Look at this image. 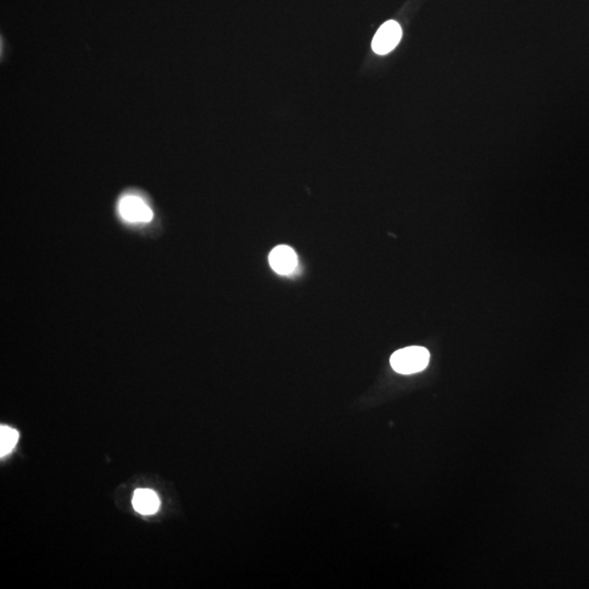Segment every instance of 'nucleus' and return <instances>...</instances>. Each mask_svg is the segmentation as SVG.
<instances>
[{
    "label": "nucleus",
    "mask_w": 589,
    "mask_h": 589,
    "mask_svg": "<svg viewBox=\"0 0 589 589\" xmlns=\"http://www.w3.org/2000/svg\"><path fill=\"white\" fill-rule=\"evenodd\" d=\"M430 354L422 346H410L394 353L390 359L392 368L402 375L420 372L428 366Z\"/></svg>",
    "instance_id": "obj_1"
},
{
    "label": "nucleus",
    "mask_w": 589,
    "mask_h": 589,
    "mask_svg": "<svg viewBox=\"0 0 589 589\" xmlns=\"http://www.w3.org/2000/svg\"><path fill=\"white\" fill-rule=\"evenodd\" d=\"M119 217L127 223L145 224L153 219V211L142 197L125 194L118 202Z\"/></svg>",
    "instance_id": "obj_2"
},
{
    "label": "nucleus",
    "mask_w": 589,
    "mask_h": 589,
    "mask_svg": "<svg viewBox=\"0 0 589 589\" xmlns=\"http://www.w3.org/2000/svg\"><path fill=\"white\" fill-rule=\"evenodd\" d=\"M402 38L401 26L395 21L385 22L375 33L372 40L373 51L379 55L389 54Z\"/></svg>",
    "instance_id": "obj_3"
},
{
    "label": "nucleus",
    "mask_w": 589,
    "mask_h": 589,
    "mask_svg": "<svg viewBox=\"0 0 589 589\" xmlns=\"http://www.w3.org/2000/svg\"><path fill=\"white\" fill-rule=\"evenodd\" d=\"M271 268L280 275H291L297 268L296 252L288 246H277L269 256Z\"/></svg>",
    "instance_id": "obj_4"
},
{
    "label": "nucleus",
    "mask_w": 589,
    "mask_h": 589,
    "mask_svg": "<svg viewBox=\"0 0 589 589\" xmlns=\"http://www.w3.org/2000/svg\"><path fill=\"white\" fill-rule=\"evenodd\" d=\"M159 496L151 489H137L133 494L132 506L137 513L142 515H152L160 509Z\"/></svg>",
    "instance_id": "obj_5"
},
{
    "label": "nucleus",
    "mask_w": 589,
    "mask_h": 589,
    "mask_svg": "<svg viewBox=\"0 0 589 589\" xmlns=\"http://www.w3.org/2000/svg\"><path fill=\"white\" fill-rule=\"evenodd\" d=\"M19 440V433L16 429L7 426L0 427V455L9 454Z\"/></svg>",
    "instance_id": "obj_6"
}]
</instances>
